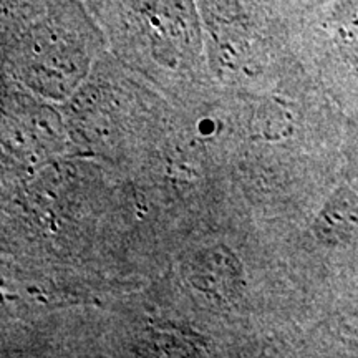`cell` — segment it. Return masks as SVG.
Listing matches in <instances>:
<instances>
[{
	"mask_svg": "<svg viewBox=\"0 0 358 358\" xmlns=\"http://www.w3.org/2000/svg\"><path fill=\"white\" fill-rule=\"evenodd\" d=\"M284 0H198L213 78L257 92L284 57Z\"/></svg>",
	"mask_w": 358,
	"mask_h": 358,
	"instance_id": "3",
	"label": "cell"
},
{
	"mask_svg": "<svg viewBox=\"0 0 358 358\" xmlns=\"http://www.w3.org/2000/svg\"><path fill=\"white\" fill-rule=\"evenodd\" d=\"M181 274L196 294L219 307L243 301L249 285L243 259L222 243L191 250L182 261Z\"/></svg>",
	"mask_w": 358,
	"mask_h": 358,
	"instance_id": "4",
	"label": "cell"
},
{
	"mask_svg": "<svg viewBox=\"0 0 358 358\" xmlns=\"http://www.w3.org/2000/svg\"><path fill=\"white\" fill-rule=\"evenodd\" d=\"M106 47L82 0H2L3 65L40 96H73Z\"/></svg>",
	"mask_w": 358,
	"mask_h": 358,
	"instance_id": "1",
	"label": "cell"
},
{
	"mask_svg": "<svg viewBox=\"0 0 358 358\" xmlns=\"http://www.w3.org/2000/svg\"><path fill=\"white\" fill-rule=\"evenodd\" d=\"M358 227V199L348 189L337 191L317 216L313 231L322 243L338 245L350 239Z\"/></svg>",
	"mask_w": 358,
	"mask_h": 358,
	"instance_id": "5",
	"label": "cell"
},
{
	"mask_svg": "<svg viewBox=\"0 0 358 358\" xmlns=\"http://www.w3.org/2000/svg\"><path fill=\"white\" fill-rule=\"evenodd\" d=\"M115 58L171 90L213 83L198 0H82Z\"/></svg>",
	"mask_w": 358,
	"mask_h": 358,
	"instance_id": "2",
	"label": "cell"
}]
</instances>
